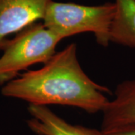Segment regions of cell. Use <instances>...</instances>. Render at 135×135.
Instances as JSON below:
<instances>
[{
    "instance_id": "cell-2",
    "label": "cell",
    "mask_w": 135,
    "mask_h": 135,
    "mask_svg": "<svg viewBox=\"0 0 135 135\" xmlns=\"http://www.w3.org/2000/svg\"><path fill=\"white\" fill-rule=\"evenodd\" d=\"M115 12V4L111 2L84 5L52 0L42 23L62 40L77 34L92 32L97 43L107 47L110 43L111 26Z\"/></svg>"
},
{
    "instance_id": "cell-5",
    "label": "cell",
    "mask_w": 135,
    "mask_h": 135,
    "mask_svg": "<svg viewBox=\"0 0 135 135\" xmlns=\"http://www.w3.org/2000/svg\"><path fill=\"white\" fill-rule=\"evenodd\" d=\"M102 113L101 131L135 124V79L117 85L114 98L109 100Z\"/></svg>"
},
{
    "instance_id": "cell-1",
    "label": "cell",
    "mask_w": 135,
    "mask_h": 135,
    "mask_svg": "<svg viewBox=\"0 0 135 135\" xmlns=\"http://www.w3.org/2000/svg\"><path fill=\"white\" fill-rule=\"evenodd\" d=\"M1 92L29 105H64L78 107L89 113L103 111L111 91L94 82L83 71L74 43L56 52L44 66L19 74L5 84Z\"/></svg>"
},
{
    "instance_id": "cell-4",
    "label": "cell",
    "mask_w": 135,
    "mask_h": 135,
    "mask_svg": "<svg viewBox=\"0 0 135 135\" xmlns=\"http://www.w3.org/2000/svg\"><path fill=\"white\" fill-rule=\"evenodd\" d=\"M52 0H0V50L8 37L43 20Z\"/></svg>"
},
{
    "instance_id": "cell-8",
    "label": "cell",
    "mask_w": 135,
    "mask_h": 135,
    "mask_svg": "<svg viewBox=\"0 0 135 135\" xmlns=\"http://www.w3.org/2000/svg\"><path fill=\"white\" fill-rule=\"evenodd\" d=\"M101 135H135V124L101 131Z\"/></svg>"
},
{
    "instance_id": "cell-6",
    "label": "cell",
    "mask_w": 135,
    "mask_h": 135,
    "mask_svg": "<svg viewBox=\"0 0 135 135\" xmlns=\"http://www.w3.org/2000/svg\"><path fill=\"white\" fill-rule=\"evenodd\" d=\"M28 111L27 125L36 135H101V130L68 122L47 107L29 105Z\"/></svg>"
},
{
    "instance_id": "cell-3",
    "label": "cell",
    "mask_w": 135,
    "mask_h": 135,
    "mask_svg": "<svg viewBox=\"0 0 135 135\" xmlns=\"http://www.w3.org/2000/svg\"><path fill=\"white\" fill-rule=\"evenodd\" d=\"M62 41L43 23H35L8 39L0 56V85L19 76V73L35 64L48 62L56 53Z\"/></svg>"
},
{
    "instance_id": "cell-7",
    "label": "cell",
    "mask_w": 135,
    "mask_h": 135,
    "mask_svg": "<svg viewBox=\"0 0 135 135\" xmlns=\"http://www.w3.org/2000/svg\"><path fill=\"white\" fill-rule=\"evenodd\" d=\"M110 42L135 49V0H115Z\"/></svg>"
}]
</instances>
